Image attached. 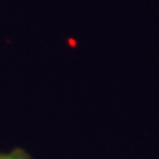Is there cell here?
I'll list each match as a JSON object with an SVG mask.
<instances>
[{
    "label": "cell",
    "mask_w": 159,
    "mask_h": 159,
    "mask_svg": "<svg viewBox=\"0 0 159 159\" xmlns=\"http://www.w3.org/2000/svg\"><path fill=\"white\" fill-rule=\"evenodd\" d=\"M0 159H31V157L21 148H15L9 152H2Z\"/></svg>",
    "instance_id": "obj_1"
}]
</instances>
